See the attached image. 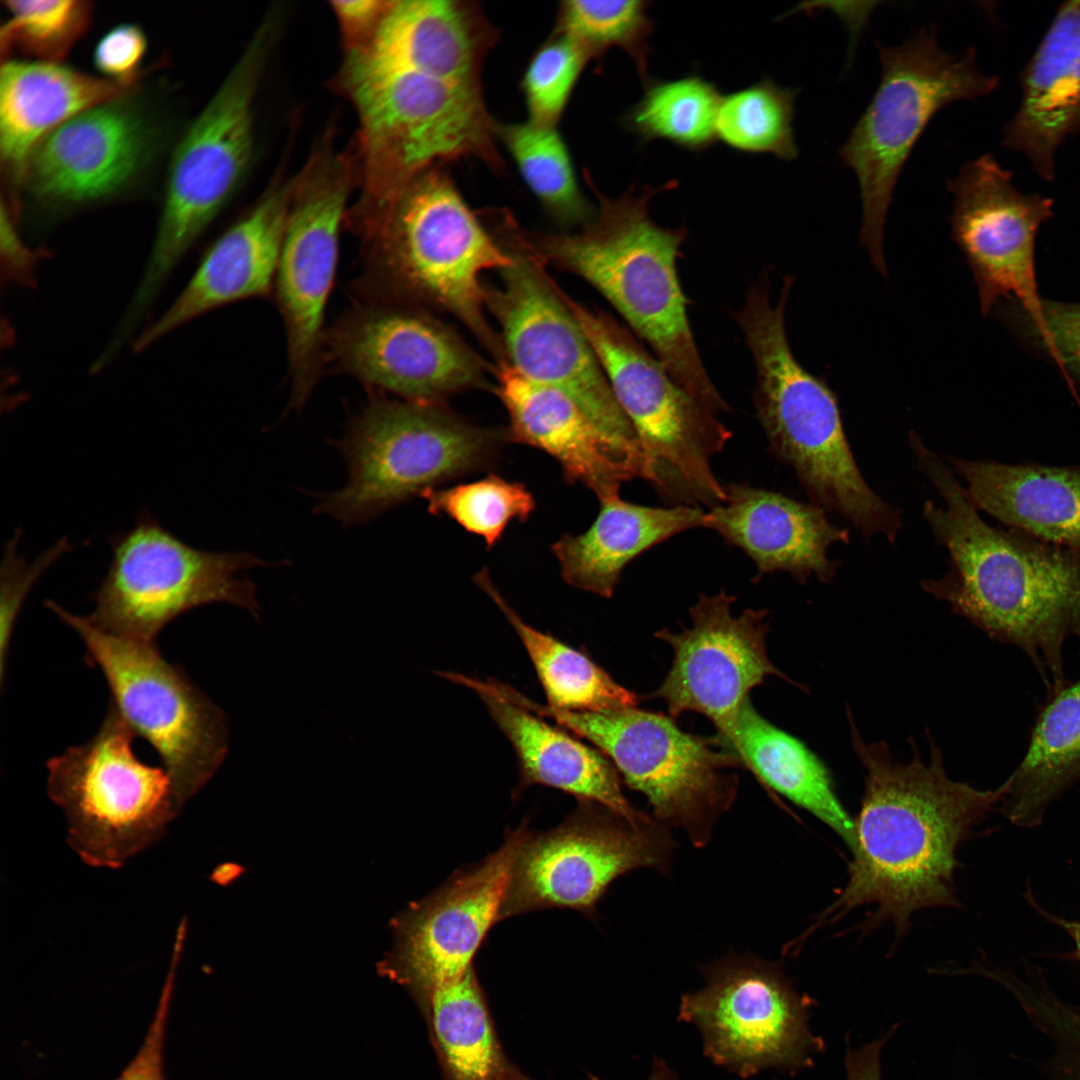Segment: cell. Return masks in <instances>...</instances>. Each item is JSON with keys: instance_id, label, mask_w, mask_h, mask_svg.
Wrapping results in <instances>:
<instances>
[{"instance_id": "cell-48", "label": "cell", "mask_w": 1080, "mask_h": 1080, "mask_svg": "<svg viewBox=\"0 0 1080 1080\" xmlns=\"http://www.w3.org/2000/svg\"><path fill=\"white\" fill-rule=\"evenodd\" d=\"M391 1L336 0L331 7L348 53L367 49L374 40Z\"/></svg>"}, {"instance_id": "cell-17", "label": "cell", "mask_w": 1080, "mask_h": 1080, "mask_svg": "<svg viewBox=\"0 0 1080 1080\" xmlns=\"http://www.w3.org/2000/svg\"><path fill=\"white\" fill-rule=\"evenodd\" d=\"M703 974L704 987L682 995L678 1018L696 1026L714 1064L742 1078L772 1068L794 1072L823 1049L809 1029L812 1000L775 963L732 954Z\"/></svg>"}, {"instance_id": "cell-11", "label": "cell", "mask_w": 1080, "mask_h": 1080, "mask_svg": "<svg viewBox=\"0 0 1080 1080\" xmlns=\"http://www.w3.org/2000/svg\"><path fill=\"white\" fill-rule=\"evenodd\" d=\"M566 300L636 432L651 486L674 506L723 503L725 486L711 460L732 432L611 315Z\"/></svg>"}, {"instance_id": "cell-54", "label": "cell", "mask_w": 1080, "mask_h": 1080, "mask_svg": "<svg viewBox=\"0 0 1080 1080\" xmlns=\"http://www.w3.org/2000/svg\"><path fill=\"white\" fill-rule=\"evenodd\" d=\"M502 1080H532L511 1065Z\"/></svg>"}, {"instance_id": "cell-9", "label": "cell", "mask_w": 1080, "mask_h": 1080, "mask_svg": "<svg viewBox=\"0 0 1080 1080\" xmlns=\"http://www.w3.org/2000/svg\"><path fill=\"white\" fill-rule=\"evenodd\" d=\"M881 79L864 113L839 150L858 179L862 201L860 241L872 264L886 274L883 229L901 170L915 143L945 105L993 92L999 77L985 75L976 50L943 51L936 30L922 29L896 47L878 44Z\"/></svg>"}, {"instance_id": "cell-45", "label": "cell", "mask_w": 1080, "mask_h": 1080, "mask_svg": "<svg viewBox=\"0 0 1080 1080\" xmlns=\"http://www.w3.org/2000/svg\"><path fill=\"white\" fill-rule=\"evenodd\" d=\"M17 530L6 543L1 564V675L12 628L31 589L64 554L73 549L67 537L59 539L33 560L19 553Z\"/></svg>"}, {"instance_id": "cell-41", "label": "cell", "mask_w": 1080, "mask_h": 1080, "mask_svg": "<svg viewBox=\"0 0 1080 1080\" xmlns=\"http://www.w3.org/2000/svg\"><path fill=\"white\" fill-rule=\"evenodd\" d=\"M428 511L446 516L469 533L482 537L487 548L502 538L513 522H526L536 508V501L527 487L509 481L498 474L446 488H434L422 495Z\"/></svg>"}, {"instance_id": "cell-38", "label": "cell", "mask_w": 1080, "mask_h": 1080, "mask_svg": "<svg viewBox=\"0 0 1080 1080\" xmlns=\"http://www.w3.org/2000/svg\"><path fill=\"white\" fill-rule=\"evenodd\" d=\"M624 114L623 127L642 143L664 140L691 152L717 141L716 120L723 95L698 74L674 80H652Z\"/></svg>"}, {"instance_id": "cell-7", "label": "cell", "mask_w": 1080, "mask_h": 1080, "mask_svg": "<svg viewBox=\"0 0 1080 1080\" xmlns=\"http://www.w3.org/2000/svg\"><path fill=\"white\" fill-rule=\"evenodd\" d=\"M504 430L467 422L440 404L375 399L335 442L348 481L315 511L345 525L371 521L447 481L489 468Z\"/></svg>"}, {"instance_id": "cell-37", "label": "cell", "mask_w": 1080, "mask_h": 1080, "mask_svg": "<svg viewBox=\"0 0 1080 1080\" xmlns=\"http://www.w3.org/2000/svg\"><path fill=\"white\" fill-rule=\"evenodd\" d=\"M495 137L512 157L546 214L566 231L581 228L596 214L584 197L572 159L557 127L495 121Z\"/></svg>"}, {"instance_id": "cell-42", "label": "cell", "mask_w": 1080, "mask_h": 1080, "mask_svg": "<svg viewBox=\"0 0 1080 1080\" xmlns=\"http://www.w3.org/2000/svg\"><path fill=\"white\" fill-rule=\"evenodd\" d=\"M9 17L0 30L2 58L19 54L59 63L87 31L93 8L79 0H5Z\"/></svg>"}, {"instance_id": "cell-50", "label": "cell", "mask_w": 1080, "mask_h": 1080, "mask_svg": "<svg viewBox=\"0 0 1080 1080\" xmlns=\"http://www.w3.org/2000/svg\"><path fill=\"white\" fill-rule=\"evenodd\" d=\"M886 1036L853 1049L847 1045L845 1067L846 1080H881L880 1053Z\"/></svg>"}, {"instance_id": "cell-53", "label": "cell", "mask_w": 1080, "mask_h": 1080, "mask_svg": "<svg viewBox=\"0 0 1080 1080\" xmlns=\"http://www.w3.org/2000/svg\"><path fill=\"white\" fill-rule=\"evenodd\" d=\"M646 1080H680L679 1077L673 1072L667 1064L659 1059L655 1058L653 1068L650 1076Z\"/></svg>"}, {"instance_id": "cell-15", "label": "cell", "mask_w": 1080, "mask_h": 1080, "mask_svg": "<svg viewBox=\"0 0 1080 1080\" xmlns=\"http://www.w3.org/2000/svg\"><path fill=\"white\" fill-rule=\"evenodd\" d=\"M515 224L498 232L513 262L498 271V286H486L487 311L497 321L505 360L524 377L570 398L608 436L643 452L566 294Z\"/></svg>"}, {"instance_id": "cell-36", "label": "cell", "mask_w": 1080, "mask_h": 1080, "mask_svg": "<svg viewBox=\"0 0 1080 1080\" xmlns=\"http://www.w3.org/2000/svg\"><path fill=\"white\" fill-rule=\"evenodd\" d=\"M520 637L549 706L572 712H604L637 706V695L618 684L584 652L525 623L495 587L487 568L473 576Z\"/></svg>"}, {"instance_id": "cell-22", "label": "cell", "mask_w": 1080, "mask_h": 1080, "mask_svg": "<svg viewBox=\"0 0 1080 1080\" xmlns=\"http://www.w3.org/2000/svg\"><path fill=\"white\" fill-rule=\"evenodd\" d=\"M735 601L725 591L700 595L690 608V628L655 633L671 646L673 661L652 695L665 702L671 717L684 712L706 716L717 729L719 745L728 752L739 708L750 691L770 675L788 679L767 654L768 610L749 608L734 616Z\"/></svg>"}, {"instance_id": "cell-20", "label": "cell", "mask_w": 1080, "mask_h": 1080, "mask_svg": "<svg viewBox=\"0 0 1080 1080\" xmlns=\"http://www.w3.org/2000/svg\"><path fill=\"white\" fill-rule=\"evenodd\" d=\"M531 832L520 824L477 864L454 872L390 923L392 945L378 973L403 986L419 1003L434 988L463 974L499 921L511 872Z\"/></svg>"}, {"instance_id": "cell-34", "label": "cell", "mask_w": 1080, "mask_h": 1080, "mask_svg": "<svg viewBox=\"0 0 1080 1080\" xmlns=\"http://www.w3.org/2000/svg\"><path fill=\"white\" fill-rule=\"evenodd\" d=\"M1079 782L1080 676L1049 694L1023 759L1005 781L1001 810L1016 826H1037L1048 806Z\"/></svg>"}, {"instance_id": "cell-30", "label": "cell", "mask_w": 1080, "mask_h": 1080, "mask_svg": "<svg viewBox=\"0 0 1080 1080\" xmlns=\"http://www.w3.org/2000/svg\"><path fill=\"white\" fill-rule=\"evenodd\" d=\"M498 31L477 3L391 1L371 45L363 50L398 66L482 80Z\"/></svg>"}, {"instance_id": "cell-4", "label": "cell", "mask_w": 1080, "mask_h": 1080, "mask_svg": "<svg viewBox=\"0 0 1080 1080\" xmlns=\"http://www.w3.org/2000/svg\"><path fill=\"white\" fill-rule=\"evenodd\" d=\"M592 186L599 209L590 222L577 232L521 231L524 244L544 264L572 273L596 289L691 396L715 414L729 410L702 363L677 275L676 261L687 230L660 226L649 214L656 194L675 188L677 182L641 190L632 185L615 199Z\"/></svg>"}, {"instance_id": "cell-16", "label": "cell", "mask_w": 1080, "mask_h": 1080, "mask_svg": "<svg viewBox=\"0 0 1080 1080\" xmlns=\"http://www.w3.org/2000/svg\"><path fill=\"white\" fill-rule=\"evenodd\" d=\"M673 849L668 826L656 819L636 824L598 803L578 801L560 825L524 842L499 921L549 908L592 916L613 881L638 868L666 872Z\"/></svg>"}, {"instance_id": "cell-31", "label": "cell", "mask_w": 1080, "mask_h": 1080, "mask_svg": "<svg viewBox=\"0 0 1080 1080\" xmlns=\"http://www.w3.org/2000/svg\"><path fill=\"white\" fill-rule=\"evenodd\" d=\"M135 86L61 63L5 60L0 71L2 163L17 178L44 136L90 108L129 94Z\"/></svg>"}, {"instance_id": "cell-24", "label": "cell", "mask_w": 1080, "mask_h": 1080, "mask_svg": "<svg viewBox=\"0 0 1080 1080\" xmlns=\"http://www.w3.org/2000/svg\"><path fill=\"white\" fill-rule=\"evenodd\" d=\"M494 376L509 417L507 440L554 458L569 483L584 485L600 501L618 496L624 482H649L645 455L608 436L570 398L524 377L506 360L496 363Z\"/></svg>"}, {"instance_id": "cell-46", "label": "cell", "mask_w": 1080, "mask_h": 1080, "mask_svg": "<svg viewBox=\"0 0 1080 1080\" xmlns=\"http://www.w3.org/2000/svg\"><path fill=\"white\" fill-rule=\"evenodd\" d=\"M146 50L147 38L138 25L119 24L96 44L94 64L109 80L136 84Z\"/></svg>"}, {"instance_id": "cell-43", "label": "cell", "mask_w": 1080, "mask_h": 1080, "mask_svg": "<svg viewBox=\"0 0 1080 1080\" xmlns=\"http://www.w3.org/2000/svg\"><path fill=\"white\" fill-rule=\"evenodd\" d=\"M994 314L1019 344L1052 363L1073 394H1080V303L1043 298L1038 316L1027 317L1012 300L995 305Z\"/></svg>"}, {"instance_id": "cell-19", "label": "cell", "mask_w": 1080, "mask_h": 1080, "mask_svg": "<svg viewBox=\"0 0 1080 1080\" xmlns=\"http://www.w3.org/2000/svg\"><path fill=\"white\" fill-rule=\"evenodd\" d=\"M405 401L440 404L490 389V366L430 311L370 301L346 314L325 338V363Z\"/></svg>"}, {"instance_id": "cell-12", "label": "cell", "mask_w": 1080, "mask_h": 1080, "mask_svg": "<svg viewBox=\"0 0 1080 1080\" xmlns=\"http://www.w3.org/2000/svg\"><path fill=\"white\" fill-rule=\"evenodd\" d=\"M132 729L109 706L96 733L47 761V791L68 842L88 865L118 868L157 841L181 805L164 767L134 753Z\"/></svg>"}, {"instance_id": "cell-29", "label": "cell", "mask_w": 1080, "mask_h": 1080, "mask_svg": "<svg viewBox=\"0 0 1080 1080\" xmlns=\"http://www.w3.org/2000/svg\"><path fill=\"white\" fill-rule=\"evenodd\" d=\"M974 506L1008 528L1080 547V465L1006 464L948 456Z\"/></svg>"}, {"instance_id": "cell-23", "label": "cell", "mask_w": 1080, "mask_h": 1080, "mask_svg": "<svg viewBox=\"0 0 1080 1080\" xmlns=\"http://www.w3.org/2000/svg\"><path fill=\"white\" fill-rule=\"evenodd\" d=\"M128 95L90 108L44 136L17 179L39 204L71 208L124 190L147 164L154 129Z\"/></svg>"}, {"instance_id": "cell-1", "label": "cell", "mask_w": 1080, "mask_h": 1080, "mask_svg": "<svg viewBox=\"0 0 1080 1080\" xmlns=\"http://www.w3.org/2000/svg\"><path fill=\"white\" fill-rule=\"evenodd\" d=\"M852 746L866 770L865 791L854 821L848 881L815 927L853 909L873 905L870 923L891 922L903 934L918 910L955 906L956 851L1001 802L1006 783L979 790L946 773L931 742L925 762L893 758L883 742L867 743L849 713Z\"/></svg>"}, {"instance_id": "cell-32", "label": "cell", "mask_w": 1080, "mask_h": 1080, "mask_svg": "<svg viewBox=\"0 0 1080 1080\" xmlns=\"http://www.w3.org/2000/svg\"><path fill=\"white\" fill-rule=\"evenodd\" d=\"M591 526L563 535L551 546L563 579L571 586L609 598L624 568L637 556L674 535L704 527L700 507L636 505L619 495L600 500Z\"/></svg>"}, {"instance_id": "cell-51", "label": "cell", "mask_w": 1080, "mask_h": 1080, "mask_svg": "<svg viewBox=\"0 0 1080 1080\" xmlns=\"http://www.w3.org/2000/svg\"><path fill=\"white\" fill-rule=\"evenodd\" d=\"M1028 903L1047 921L1059 926L1065 931L1074 943V950L1065 954L1064 957L1080 963V921L1069 920L1051 914L1044 910L1034 899L1031 893L1025 895Z\"/></svg>"}, {"instance_id": "cell-40", "label": "cell", "mask_w": 1080, "mask_h": 1080, "mask_svg": "<svg viewBox=\"0 0 1080 1080\" xmlns=\"http://www.w3.org/2000/svg\"><path fill=\"white\" fill-rule=\"evenodd\" d=\"M648 7L649 2L639 0L562 1L553 32L570 38L589 61H599L613 48L621 49L645 83L649 79V39L655 30Z\"/></svg>"}, {"instance_id": "cell-21", "label": "cell", "mask_w": 1080, "mask_h": 1080, "mask_svg": "<svg viewBox=\"0 0 1080 1080\" xmlns=\"http://www.w3.org/2000/svg\"><path fill=\"white\" fill-rule=\"evenodd\" d=\"M954 196L952 237L972 271L981 311L1014 301L1029 318L1038 316L1043 297L1035 271L1040 227L1054 214V200L1024 193L993 154L965 163L947 182Z\"/></svg>"}, {"instance_id": "cell-14", "label": "cell", "mask_w": 1080, "mask_h": 1080, "mask_svg": "<svg viewBox=\"0 0 1080 1080\" xmlns=\"http://www.w3.org/2000/svg\"><path fill=\"white\" fill-rule=\"evenodd\" d=\"M109 544L111 559L86 617L105 632L145 642H155L171 621L210 603H230L258 618L256 587L239 573L282 564L248 552L198 549L148 511L139 513L129 530L110 537Z\"/></svg>"}, {"instance_id": "cell-25", "label": "cell", "mask_w": 1080, "mask_h": 1080, "mask_svg": "<svg viewBox=\"0 0 1080 1080\" xmlns=\"http://www.w3.org/2000/svg\"><path fill=\"white\" fill-rule=\"evenodd\" d=\"M292 190L293 181L271 186L210 246L171 305L132 340L135 352L214 309L274 289Z\"/></svg>"}, {"instance_id": "cell-26", "label": "cell", "mask_w": 1080, "mask_h": 1080, "mask_svg": "<svg viewBox=\"0 0 1080 1080\" xmlns=\"http://www.w3.org/2000/svg\"><path fill=\"white\" fill-rule=\"evenodd\" d=\"M725 492V501L706 512L704 527L745 552L757 579L783 571L801 584L811 577L833 581L841 562L828 557V548L848 544L850 535L826 510L745 483H730Z\"/></svg>"}, {"instance_id": "cell-18", "label": "cell", "mask_w": 1080, "mask_h": 1080, "mask_svg": "<svg viewBox=\"0 0 1080 1080\" xmlns=\"http://www.w3.org/2000/svg\"><path fill=\"white\" fill-rule=\"evenodd\" d=\"M352 179L349 161L325 145L293 180L274 284L286 332L290 409L305 405L326 364L325 311Z\"/></svg>"}, {"instance_id": "cell-39", "label": "cell", "mask_w": 1080, "mask_h": 1080, "mask_svg": "<svg viewBox=\"0 0 1080 1080\" xmlns=\"http://www.w3.org/2000/svg\"><path fill=\"white\" fill-rule=\"evenodd\" d=\"M797 94L798 90L766 78L723 95L716 120L717 140L743 153L795 159L799 152L793 129Z\"/></svg>"}, {"instance_id": "cell-8", "label": "cell", "mask_w": 1080, "mask_h": 1080, "mask_svg": "<svg viewBox=\"0 0 1080 1080\" xmlns=\"http://www.w3.org/2000/svg\"><path fill=\"white\" fill-rule=\"evenodd\" d=\"M275 21L265 20L178 142L154 242L125 315L140 323L167 280L232 195L253 147V103Z\"/></svg>"}, {"instance_id": "cell-27", "label": "cell", "mask_w": 1080, "mask_h": 1080, "mask_svg": "<svg viewBox=\"0 0 1080 1080\" xmlns=\"http://www.w3.org/2000/svg\"><path fill=\"white\" fill-rule=\"evenodd\" d=\"M1020 101L1002 145L1046 182L1061 146L1080 133V0L1062 3L1019 74Z\"/></svg>"}, {"instance_id": "cell-35", "label": "cell", "mask_w": 1080, "mask_h": 1080, "mask_svg": "<svg viewBox=\"0 0 1080 1080\" xmlns=\"http://www.w3.org/2000/svg\"><path fill=\"white\" fill-rule=\"evenodd\" d=\"M417 1004L426 1018L444 1080H502L511 1064L473 965Z\"/></svg>"}, {"instance_id": "cell-6", "label": "cell", "mask_w": 1080, "mask_h": 1080, "mask_svg": "<svg viewBox=\"0 0 1080 1080\" xmlns=\"http://www.w3.org/2000/svg\"><path fill=\"white\" fill-rule=\"evenodd\" d=\"M481 82L348 53L343 83L360 122L358 204L382 202L420 173L461 158L503 173Z\"/></svg>"}, {"instance_id": "cell-10", "label": "cell", "mask_w": 1080, "mask_h": 1080, "mask_svg": "<svg viewBox=\"0 0 1080 1080\" xmlns=\"http://www.w3.org/2000/svg\"><path fill=\"white\" fill-rule=\"evenodd\" d=\"M507 698L552 719L591 742L614 764L625 783L648 800L653 818L681 829L696 848L711 840L714 827L735 801L743 768L716 740L681 730L671 716L636 707L572 712L541 705L514 688Z\"/></svg>"}, {"instance_id": "cell-13", "label": "cell", "mask_w": 1080, "mask_h": 1080, "mask_svg": "<svg viewBox=\"0 0 1080 1080\" xmlns=\"http://www.w3.org/2000/svg\"><path fill=\"white\" fill-rule=\"evenodd\" d=\"M45 604L82 639L89 662L107 681L110 706L135 735L153 746L183 806L225 759L228 726L224 713L181 668L164 658L155 642L105 632L86 616L51 600Z\"/></svg>"}, {"instance_id": "cell-5", "label": "cell", "mask_w": 1080, "mask_h": 1080, "mask_svg": "<svg viewBox=\"0 0 1080 1080\" xmlns=\"http://www.w3.org/2000/svg\"><path fill=\"white\" fill-rule=\"evenodd\" d=\"M783 280L773 304L764 272L734 312L755 363L754 405L770 448L793 468L814 504L839 514L865 536L881 533L894 544L902 528L901 511L867 484L835 393L823 378L806 371L790 349L785 307L793 278Z\"/></svg>"}, {"instance_id": "cell-52", "label": "cell", "mask_w": 1080, "mask_h": 1080, "mask_svg": "<svg viewBox=\"0 0 1080 1080\" xmlns=\"http://www.w3.org/2000/svg\"><path fill=\"white\" fill-rule=\"evenodd\" d=\"M1066 1069L1068 1080H1080V1011L1073 1015L1067 1028Z\"/></svg>"}, {"instance_id": "cell-33", "label": "cell", "mask_w": 1080, "mask_h": 1080, "mask_svg": "<svg viewBox=\"0 0 1080 1080\" xmlns=\"http://www.w3.org/2000/svg\"><path fill=\"white\" fill-rule=\"evenodd\" d=\"M730 753L769 790L810 812L852 848L854 821L824 763L802 741L760 715L749 698L739 708Z\"/></svg>"}, {"instance_id": "cell-44", "label": "cell", "mask_w": 1080, "mask_h": 1080, "mask_svg": "<svg viewBox=\"0 0 1080 1080\" xmlns=\"http://www.w3.org/2000/svg\"><path fill=\"white\" fill-rule=\"evenodd\" d=\"M589 62L570 38L552 32L536 49L522 77L521 89L528 120L541 126L557 127Z\"/></svg>"}, {"instance_id": "cell-49", "label": "cell", "mask_w": 1080, "mask_h": 1080, "mask_svg": "<svg viewBox=\"0 0 1080 1080\" xmlns=\"http://www.w3.org/2000/svg\"><path fill=\"white\" fill-rule=\"evenodd\" d=\"M1 256L9 280L24 284L33 281L39 255L23 243L4 202L1 208Z\"/></svg>"}, {"instance_id": "cell-28", "label": "cell", "mask_w": 1080, "mask_h": 1080, "mask_svg": "<svg viewBox=\"0 0 1080 1080\" xmlns=\"http://www.w3.org/2000/svg\"><path fill=\"white\" fill-rule=\"evenodd\" d=\"M441 676L474 690L510 741L519 763L517 794L531 785H543L571 794L578 801L603 805L636 824L654 819L630 803L619 772L599 749L509 701L485 681L452 672Z\"/></svg>"}, {"instance_id": "cell-47", "label": "cell", "mask_w": 1080, "mask_h": 1080, "mask_svg": "<svg viewBox=\"0 0 1080 1080\" xmlns=\"http://www.w3.org/2000/svg\"><path fill=\"white\" fill-rule=\"evenodd\" d=\"M173 979L172 977L167 978L153 1020L141 1047L114 1080H166L163 1052Z\"/></svg>"}, {"instance_id": "cell-2", "label": "cell", "mask_w": 1080, "mask_h": 1080, "mask_svg": "<svg viewBox=\"0 0 1080 1080\" xmlns=\"http://www.w3.org/2000/svg\"><path fill=\"white\" fill-rule=\"evenodd\" d=\"M920 470L945 502L928 500L923 515L950 569L922 588L989 637L1020 648L1049 694L1068 681L1063 647L1080 639V547L1055 544L985 522L955 473L917 434L909 437Z\"/></svg>"}, {"instance_id": "cell-3", "label": "cell", "mask_w": 1080, "mask_h": 1080, "mask_svg": "<svg viewBox=\"0 0 1080 1080\" xmlns=\"http://www.w3.org/2000/svg\"><path fill=\"white\" fill-rule=\"evenodd\" d=\"M348 218L361 240V283L370 301L446 312L495 363L505 359L486 316L482 275L506 268L513 256L442 166L420 173L385 201L355 206Z\"/></svg>"}]
</instances>
